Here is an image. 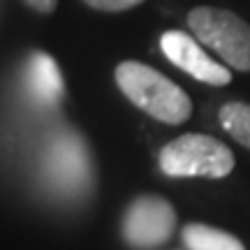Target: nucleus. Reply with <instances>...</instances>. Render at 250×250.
Returning <instances> with one entry per match:
<instances>
[{
	"mask_svg": "<svg viewBox=\"0 0 250 250\" xmlns=\"http://www.w3.org/2000/svg\"><path fill=\"white\" fill-rule=\"evenodd\" d=\"M220 125L232 139L250 148V104L246 102H227L220 107Z\"/></svg>",
	"mask_w": 250,
	"mask_h": 250,
	"instance_id": "nucleus-8",
	"label": "nucleus"
},
{
	"mask_svg": "<svg viewBox=\"0 0 250 250\" xmlns=\"http://www.w3.org/2000/svg\"><path fill=\"white\" fill-rule=\"evenodd\" d=\"M26 2L28 7L40 12V14H51L56 9V5H58V0H26Z\"/></svg>",
	"mask_w": 250,
	"mask_h": 250,
	"instance_id": "nucleus-10",
	"label": "nucleus"
},
{
	"mask_svg": "<svg viewBox=\"0 0 250 250\" xmlns=\"http://www.w3.org/2000/svg\"><path fill=\"white\" fill-rule=\"evenodd\" d=\"M116 83L134 107L160 123L179 125L192 114L186 90L146 62L123 61L116 67Z\"/></svg>",
	"mask_w": 250,
	"mask_h": 250,
	"instance_id": "nucleus-1",
	"label": "nucleus"
},
{
	"mask_svg": "<svg viewBox=\"0 0 250 250\" xmlns=\"http://www.w3.org/2000/svg\"><path fill=\"white\" fill-rule=\"evenodd\" d=\"M160 169L174 179H225L234 169V153L211 134H181L160 151Z\"/></svg>",
	"mask_w": 250,
	"mask_h": 250,
	"instance_id": "nucleus-2",
	"label": "nucleus"
},
{
	"mask_svg": "<svg viewBox=\"0 0 250 250\" xmlns=\"http://www.w3.org/2000/svg\"><path fill=\"white\" fill-rule=\"evenodd\" d=\"M188 28L192 35L208 46L239 72H250V23L234 12L211 5H199L190 9Z\"/></svg>",
	"mask_w": 250,
	"mask_h": 250,
	"instance_id": "nucleus-3",
	"label": "nucleus"
},
{
	"mask_svg": "<svg viewBox=\"0 0 250 250\" xmlns=\"http://www.w3.org/2000/svg\"><path fill=\"white\" fill-rule=\"evenodd\" d=\"M28 79L30 86L35 90V95L42 102L51 104L62 95V77L58 70V62L49 54H37L30 56V65H28Z\"/></svg>",
	"mask_w": 250,
	"mask_h": 250,
	"instance_id": "nucleus-6",
	"label": "nucleus"
},
{
	"mask_svg": "<svg viewBox=\"0 0 250 250\" xmlns=\"http://www.w3.org/2000/svg\"><path fill=\"white\" fill-rule=\"evenodd\" d=\"M183 243L190 250H246L243 243L225 229L202 223H190L183 229Z\"/></svg>",
	"mask_w": 250,
	"mask_h": 250,
	"instance_id": "nucleus-7",
	"label": "nucleus"
},
{
	"mask_svg": "<svg viewBox=\"0 0 250 250\" xmlns=\"http://www.w3.org/2000/svg\"><path fill=\"white\" fill-rule=\"evenodd\" d=\"M174 227H176L174 206L158 195H142L127 208L123 232L132 246L146 248L165 243L171 236Z\"/></svg>",
	"mask_w": 250,
	"mask_h": 250,
	"instance_id": "nucleus-4",
	"label": "nucleus"
},
{
	"mask_svg": "<svg viewBox=\"0 0 250 250\" xmlns=\"http://www.w3.org/2000/svg\"><path fill=\"white\" fill-rule=\"evenodd\" d=\"M160 49L179 70L188 72L192 79L202 83L227 86L232 81V72L206 54L197 37L188 35L183 30H167L160 37Z\"/></svg>",
	"mask_w": 250,
	"mask_h": 250,
	"instance_id": "nucleus-5",
	"label": "nucleus"
},
{
	"mask_svg": "<svg viewBox=\"0 0 250 250\" xmlns=\"http://www.w3.org/2000/svg\"><path fill=\"white\" fill-rule=\"evenodd\" d=\"M88 7L100 9V12H125L137 5H142L144 0H83Z\"/></svg>",
	"mask_w": 250,
	"mask_h": 250,
	"instance_id": "nucleus-9",
	"label": "nucleus"
}]
</instances>
